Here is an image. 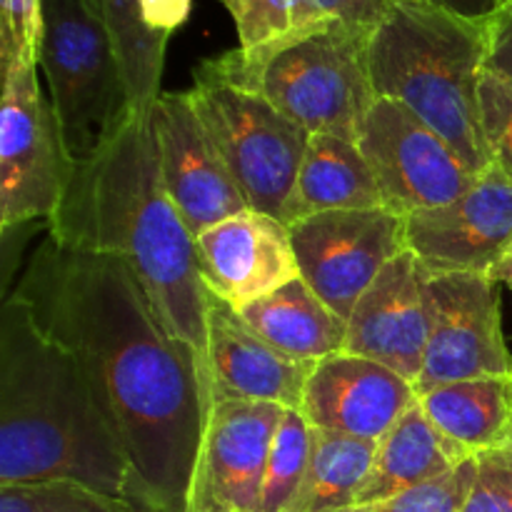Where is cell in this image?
<instances>
[{
	"label": "cell",
	"mask_w": 512,
	"mask_h": 512,
	"mask_svg": "<svg viewBox=\"0 0 512 512\" xmlns=\"http://www.w3.org/2000/svg\"><path fill=\"white\" fill-rule=\"evenodd\" d=\"M418 400L415 383L388 365L338 353L315 363L300 413L310 428L383 440Z\"/></svg>",
	"instance_id": "17"
},
{
	"label": "cell",
	"mask_w": 512,
	"mask_h": 512,
	"mask_svg": "<svg viewBox=\"0 0 512 512\" xmlns=\"http://www.w3.org/2000/svg\"><path fill=\"white\" fill-rule=\"evenodd\" d=\"M310 443H313V428L303 413L285 410L270 445L258 512H285L308 468Z\"/></svg>",
	"instance_id": "26"
},
{
	"label": "cell",
	"mask_w": 512,
	"mask_h": 512,
	"mask_svg": "<svg viewBox=\"0 0 512 512\" xmlns=\"http://www.w3.org/2000/svg\"><path fill=\"white\" fill-rule=\"evenodd\" d=\"M15 293L83 368L155 512H185L213 390L208 365L175 338L133 270L60 245L30 255Z\"/></svg>",
	"instance_id": "1"
},
{
	"label": "cell",
	"mask_w": 512,
	"mask_h": 512,
	"mask_svg": "<svg viewBox=\"0 0 512 512\" xmlns=\"http://www.w3.org/2000/svg\"><path fill=\"white\" fill-rule=\"evenodd\" d=\"M193 0H143L145 23L150 30L170 40V35L188 20Z\"/></svg>",
	"instance_id": "34"
},
{
	"label": "cell",
	"mask_w": 512,
	"mask_h": 512,
	"mask_svg": "<svg viewBox=\"0 0 512 512\" xmlns=\"http://www.w3.org/2000/svg\"><path fill=\"white\" fill-rule=\"evenodd\" d=\"M333 20L373 30L398 0H315Z\"/></svg>",
	"instance_id": "33"
},
{
	"label": "cell",
	"mask_w": 512,
	"mask_h": 512,
	"mask_svg": "<svg viewBox=\"0 0 512 512\" xmlns=\"http://www.w3.org/2000/svg\"><path fill=\"white\" fill-rule=\"evenodd\" d=\"M38 68L70 163H88L135 110L113 38L85 0H43Z\"/></svg>",
	"instance_id": "6"
},
{
	"label": "cell",
	"mask_w": 512,
	"mask_h": 512,
	"mask_svg": "<svg viewBox=\"0 0 512 512\" xmlns=\"http://www.w3.org/2000/svg\"><path fill=\"white\" fill-rule=\"evenodd\" d=\"M370 33L333 20L260 60H245L235 48L208 63L223 78L268 98L310 135L328 133L358 143L365 115L378 100L368 68Z\"/></svg>",
	"instance_id": "5"
},
{
	"label": "cell",
	"mask_w": 512,
	"mask_h": 512,
	"mask_svg": "<svg viewBox=\"0 0 512 512\" xmlns=\"http://www.w3.org/2000/svg\"><path fill=\"white\" fill-rule=\"evenodd\" d=\"M430 340L418 395L445 383L512 378L498 283L478 273H428Z\"/></svg>",
	"instance_id": "11"
},
{
	"label": "cell",
	"mask_w": 512,
	"mask_h": 512,
	"mask_svg": "<svg viewBox=\"0 0 512 512\" xmlns=\"http://www.w3.org/2000/svg\"><path fill=\"white\" fill-rule=\"evenodd\" d=\"M190 95L248 208L283 220L310 133L268 98L223 78L208 60L195 68Z\"/></svg>",
	"instance_id": "7"
},
{
	"label": "cell",
	"mask_w": 512,
	"mask_h": 512,
	"mask_svg": "<svg viewBox=\"0 0 512 512\" xmlns=\"http://www.w3.org/2000/svg\"><path fill=\"white\" fill-rule=\"evenodd\" d=\"M405 245L428 273L490 275L512 248V178L490 165L458 200L405 218Z\"/></svg>",
	"instance_id": "14"
},
{
	"label": "cell",
	"mask_w": 512,
	"mask_h": 512,
	"mask_svg": "<svg viewBox=\"0 0 512 512\" xmlns=\"http://www.w3.org/2000/svg\"><path fill=\"white\" fill-rule=\"evenodd\" d=\"M475 475V458L465 460L443 478L425 483L408 493L378 500L370 505H350L335 512H460Z\"/></svg>",
	"instance_id": "28"
},
{
	"label": "cell",
	"mask_w": 512,
	"mask_h": 512,
	"mask_svg": "<svg viewBox=\"0 0 512 512\" xmlns=\"http://www.w3.org/2000/svg\"><path fill=\"white\" fill-rule=\"evenodd\" d=\"M510 395H512V378H510Z\"/></svg>",
	"instance_id": "39"
},
{
	"label": "cell",
	"mask_w": 512,
	"mask_h": 512,
	"mask_svg": "<svg viewBox=\"0 0 512 512\" xmlns=\"http://www.w3.org/2000/svg\"><path fill=\"white\" fill-rule=\"evenodd\" d=\"M240 318L273 348L295 360H320L345 350L348 323L333 313L303 278L238 310Z\"/></svg>",
	"instance_id": "21"
},
{
	"label": "cell",
	"mask_w": 512,
	"mask_h": 512,
	"mask_svg": "<svg viewBox=\"0 0 512 512\" xmlns=\"http://www.w3.org/2000/svg\"><path fill=\"white\" fill-rule=\"evenodd\" d=\"M425 3L440 5V8L460 15V18L478 20V23H485L500 10L498 0H425Z\"/></svg>",
	"instance_id": "35"
},
{
	"label": "cell",
	"mask_w": 512,
	"mask_h": 512,
	"mask_svg": "<svg viewBox=\"0 0 512 512\" xmlns=\"http://www.w3.org/2000/svg\"><path fill=\"white\" fill-rule=\"evenodd\" d=\"M490 278H493L498 285L500 283L508 285V288L512 290V248L503 255V258H500V263L495 265L493 273H490Z\"/></svg>",
	"instance_id": "36"
},
{
	"label": "cell",
	"mask_w": 512,
	"mask_h": 512,
	"mask_svg": "<svg viewBox=\"0 0 512 512\" xmlns=\"http://www.w3.org/2000/svg\"><path fill=\"white\" fill-rule=\"evenodd\" d=\"M43 38V0H0V58L13 63H38Z\"/></svg>",
	"instance_id": "30"
},
{
	"label": "cell",
	"mask_w": 512,
	"mask_h": 512,
	"mask_svg": "<svg viewBox=\"0 0 512 512\" xmlns=\"http://www.w3.org/2000/svg\"><path fill=\"white\" fill-rule=\"evenodd\" d=\"M50 480L155 512L75 355L13 290L0 308V485Z\"/></svg>",
	"instance_id": "3"
},
{
	"label": "cell",
	"mask_w": 512,
	"mask_h": 512,
	"mask_svg": "<svg viewBox=\"0 0 512 512\" xmlns=\"http://www.w3.org/2000/svg\"><path fill=\"white\" fill-rule=\"evenodd\" d=\"M485 23L425 0H398L368 40L375 95L413 110L458 150L475 175L493 165L480 125Z\"/></svg>",
	"instance_id": "4"
},
{
	"label": "cell",
	"mask_w": 512,
	"mask_h": 512,
	"mask_svg": "<svg viewBox=\"0 0 512 512\" xmlns=\"http://www.w3.org/2000/svg\"><path fill=\"white\" fill-rule=\"evenodd\" d=\"M375 453L378 440L313 428L308 468L285 512H335L355 505Z\"/></svg>",
	"instance_id": "23"
},
{
	"label": "cell",
	"mask_w": 512,
	"mask_h": 512,
	"mask_svg": "<svg viewBox=\"0 0 512 512\" xmlns=\"http://www.w3.org/2000/svg\"><path fill=\"white\" fill-rule=\"evenodd\" d=\"M85 5L103 20L113 38L123 65L130 105L135 113H145L163 93L160 80L168 38L150 30L145 23L143 0H85Z\"/></svg>",
	"instance_id": "24"
},
{
	"label": "cell",
	"mask_w": 512,
	"mask_h": 512,
	"mask_svg": "<svg viewBox=\"0 0 512 512\" xmlns=\"http://www.w3.org/2000/svg\"><path fill=\"white\" fill-rule=\"evenodd\" d=\"M0 512H145L68 480L0 485Z\"/></svg>",
	"instance_id": "27"
},
{
	"label": "cell",
	"mask_w": 512,
	"mask_h": 512,
	"mask_svg": "<svg viewBox=\"0 0 512 512\" xmlns=\"http://www.w3.org/2000/svg\"><path fill=\"white\" fill-rule=\"evenodd\" d=\"M480 125L493 165L512 178V83L488 68L480 80Z\"/></svg>",
	"instance_id": "29"
},
{
	"label": "cell",
	"mask_w": 512,
	"mask_h": 512,
	"mask_svg": "<svg viewBox=\"0 0 512 512\" xmlns=\"http://www.w3.org/2000/svg\"><path fill=\"white\" fill-rule=\"evenodd\" d=\"M205 290L235 310L300 278L290 228L260 210H243L195 238Z\"/></svg>",
	"instance_id": "16"
},
{
	"label": "cell",
	"mask_w": 512,
	"mask_h": 512,
	"mask_svg": "<svg viewBox=\"0 0 512 512\" xmlns=\"http://www.w3.org/2000/svg\"><path fill=\"white\" fill-rule=\"evenodd\" d=\"M488 28V58L485 68L503 75L512 83V3L503 5L493 18L485 23Z\"/></svg>",
	"instance_id": "32"
},
{
	"label": "cell",
	"mask_w": 512,
	"mask_h": 512,
	"mask_svg": "<svg viewBox=\"0 0 512 512\" xmlns=\"http://www.w3.org/2000/svg\"><path fill=\"white\" fill-rule=\"evenodd\" d=\"M300 278L348 323L355 303L405 245V218L388 208L330 210L288 225Z\"/></svg>",
	"instance_id": "10"
},
{
	"label": "cell",
	"mask_w": 512,
	"mask_h": 512,
	"mask_svg": "<svg viewBox=\"0 0 512 512\" xmlns=\"http://www.w3.org/2000/svg\"><path fill=\"white\" fill-rule=\"evenodd\" d=\"M358 145L375 175L383 208L400 218L453 203L478 178L443 135L398 100H375Z\"/></svg>",
	"instance_id": "9"
},
{
	"label": "cell",
	"mask_w": 512,
	"mask_h": 512,
	"mask_svg": "<svg viewBox=\"0 0 512 512\" xmlns=\"http://www.w3.org/2000/svg\"><path fill=\"white\" fill-rule=\"evenodd\" d=\"M150 113L165 188L193 238L248 210L190 90H163Z\"/></svg>",
	"instance_id": "13"
},
{
	"label": "cell",
	"mask_w": 512,
	"mask_h": 512,
	"mask_svg": "<svg viewBox=\"0 0 512 512\" xmlns=\"http://www.w3.org/2000/svg\"><path fill=\"white\" fill-rule=\"evenodd\" d=\"M238 33V53L260 60L333 23L315 0H218Z\"/></svg>",
	"instance_id": "25"
},
{
	"label": "cell",
	"mask_w": 512,
	"mask_h": 512,
	"mask_svg": "<svg viewBox=\"0 0 512 512\" xmlns=\"http://www.w3.org/2000/svg\"><path fill=\"white\" fill-rule=\"evenodd\" d=\"M380 205L383 198L360 145L338 135H310L283 223L293 225L330 210H365Z\"/></svg>",
	"instance_id": "19"
},
{
	"label": "cell",
	"mask_w": 512,
	"mask_h": 512,
	"mask_svg": "<svg viewBox=\"0 0 512 512\" xmlns=\"http://www.w3.org/2000/svg\"><path fill=\"white\" fill-rule=\"evenodd\" d=\"M150 110L130 115L93 160L73 165L48 235L68 248L123 260L165 328L208 365V305L195 238L165 188Z\"/></svg>",
	"instance_id": "2"
},
{
	"label": "cell",
	"mask_w": 512,
	"mask_h": 512,
	"mask_svg": "<svg viewBox=\"0 0 512 512\" xmlns=\"http://www.w3.org/2000/svg\"><path fill=\"white\" fill-rule=\"evenodd\" d=\"M460 512H512V455L488 450L475 455V475Z\"/></svg>",
	"instance_id": "31"
},
{
	"label": "cell",
	"mask_w": 512,
	"mask_h": 512,
	"mask_svg": "<svg viewBox=\"0 0 512 512\" xmlns=\"http://www.w3.org/2000/svg\"><path fill=\"white\" fill-rule=\"evenodd\" d=\"M73 163L55 110L40 90L38 63L3 68L0 108V228L48 223L63 203Z\"/></svg>",
	"instance_id": "8"
},
{
	"label": "cell",
	"mask_w": 512,
	"mask_h": 512,
	"mask_svg": "<svg viewBox=\"0 0 512 512\" xmlns=\"http://www.w3.org/2000/svg\"><path fill=\"white\" fill-rule=\"evenodd\" d=\"M420 408L443 438L468 455L503 450L512 433L510 378L445 383L420 395Z\"/></svg>",
	"instance_id": "22"
},
{
	"label": "cell",
	"mask_w": 512,
	"mask_h": 512,
	"mask_svg": "<svg viewBox=\"0 0 512 512\" xmlns=\"http://www.w3.org/2000/svg\"><path fill=\"white\" fill-rule=\"evenodd\" d=\"M208 375L213 400H250L300 410L315 363L265 343L235 308L205 290Z\"/></svg>",
	"instance_id": "18"
},
{
	"label": "cell",
	"mask_w": 512,
	"mask_h": 512,
	"mask_svg": "<svg viewBox=\"0 0 512 512\" xmlns=\"http://www.w3.org/2000/svg\"><path fill=\"white\" fill-rule=\"evenodd\" d=\"M498 3H500V8H503V5H510L512 0H498Z\"/></svg>",
	"instance_id": "38"
},
{
	"label": "cell",
	"mask_w": 512,
	"mask_h": 512,
	"mask_svg": "<svg viewBox=\"0 0 512 512\" xmlns=\"http://www.w3.org/2000/svg\"><path fill=\"white\" fill-rule=\"evenodd\" d=\"M505 450H508V453L512 455V433H510V438H508V445H505Z\"/></svg>",
	"instance_id": "37"
},
{
	"label": "cell",
	"mask_w": 512,
	"mask_h": 512,
	"mask_svg": "<svg viewBox=\"0 0 512 512\" xmlns=\"http://www.w3.org/2000/svg\"><path fill=\"white\" fill-rule=\"evenodd\" d=\"M285 408L213 400L185 512H258L270 445Z\"/></svg>",
	"instance_id": "12"
},
{
	"label": "cell",
	"mask_w": 512,
	"mask_h": 512,
	"mask_svg": "<svg viewBox=\"0 0 512 512\" xmlns=\"http://www.w3.org/2000/svg\"><path fill=\"white\" fill-rule=\"evenodd\" d=\"M475 458L435 430L420 403H415L383 440H378L373 468L360 488L355 505H370L393 495L408 493L443 478L450 470Z\"/></svg>",
	"instance_id": "20"
},
{
	"label": "cell",
	"mask_w": 512,
	"mask_h": 512,
	"mask_svg": "<svg viewBox=\"0 0 512 512\" xmlns=\"http://www.w3.org/2000/svg\"><path fill=\"white\" fill-rule=\"evenodd\" d=\"M428 340V268L405 248L355 303L343 353L383 363L418 383Z\"/></svg>",
	"instance_id": "15"
}]
</instances>
